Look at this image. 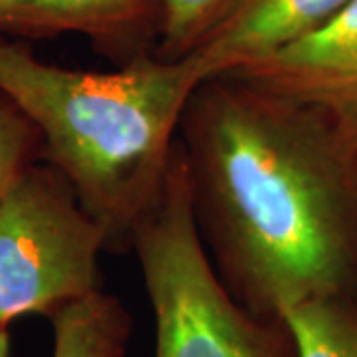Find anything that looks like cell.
<instances>
[{"mask_svg":"<svg viewBox=\"0 0 357 357\" xmlns=\"http://www.w3.org/2000/svg\"><path fill=\"white\" fill-rule=\"evenodd\" d=\"M197 229L258 318L357 300V145L307 103L236 77L201 82L178 126Z\"/></svg>","mask_w":357,"mask_h":357,"instance_id":"1","label":"cell"},{"mask_svg":"<svg viewBox=\"0 0 357 357\" xmlns=\"http://www.w3.org/2000/svg\"><path fill=\"white\" fill-rule=\"evenodd\" d=\"M225 76L316 107L357 145V0L306 36Z\"/></svg>","mask_w":357,"mask_h":357,"instance_id":"5","label":"cell"},{"mask_svg":"<svg viewBox=\"0 0 357 357\" xmlns=\"http://www.w3.org/2000/svg\"><path fill=\"white\" fill-rule=\"evenodd\" d=\"M131 250L153 312L155 357H298L286 319L250 314L218 278L197 229L178 141L165 195Z\"/></svg>","mask_w":357,"mask_h":357,"instance_id":"3","label":"cell"},{"mask_svg":"<svg viewBox=\"0 0 357 357\" xmlns=\"http://www.w3.org/2000/svg\"><path fill=\"white\" fill-rule=\"evenodd\" d=\"M201 82L189 58L147 54L89 72L42 62L22 40L0 36V93L36 128L40 159L68 178L109 252L131 250L163 199L181 117Z\"/></svg>","mask_w":357,"mask_h":357,"instance_id":"2","label":"cell"},{"mask_svg":"<svg viewBox=\"0 0 357 357\" xmlns=\"http://www.w3.org/2000/svg\"><path fill=\"white\" fill-rule=\"evenodd\" d=\"M107 234L68 178L36 161L0 197V328L48 316L100 288Z\"/></svg>","mask_w":357,"mask_h":357,"instance_id":"4","label":"cell"},{"mask_svg":"<svg viewBox=\"0 0 357 357\" xmlns=\"http://www.w3.org/2000/svg\"><path fill=\"white\" fill-rule=\"evenodd\" d=\"M52 357H126L133 319L128 307L102 290L50 316Z\"/></svg>","mask_w":357,"mask_h":357,"instance_id":"8","label":"cell"},{"mask_svg":"<svg viewBox=\"0 0 357 357\" xmlns=\"http://www.w3.org/2000/svg\"><path fill=\"white\" fill-rule=\"evenodd\" d=\"M347 0H230L187 56L201 79L225 76L306 36Z\"/></svg>","mask_w":357,"mask_h":357,"instance_id":"7","label":"cell"},{"mask_svg":"<svg viewBox=\"0 0 357 357\" xmlns=\"http://www.w3.org/2000/svg\"><path fill=\"white\" fill-rule=\"evenodd\" d=\"M159 0H0V36L79 34L117 66L155 54Z\"/></svg>","mask_w":357,"mask_h":357,"instance_id":"6","label":"cell"},{"mask_svg":"<svg viewBox=\"0 0 357 357\" xmlns=\"http://www.w3.org/2000/svg\"><path fill=\"white\" fill-rule=\"evenodd\" d=\"M0 357H10V332H8V328H0Z\"/></svg>","mask_w":357,"mask_h":357,"instance_id":"12","label":"cell"},{"mask_svg":"<svg viewBox=\"0 0 357 357\" xmlns=\"http://www.w3.org/2000/svg\"><path fill=\"white\" fill-rule=\"evenodd\" d=\"M40 153L42 143L36 128L6 96L0 93V197L28 167L40 161Z\"/></svg>","mask_w":357,"mask_h":357,"instance_id":"11","label":"cell"},{"mask_svg":"<svg viewBox=\"0 0 357 357\" xmlns=\"http://www.w3.org/2000/svg\"><path fill=\"white\" fill-rule=\"evenodd\" d=\"M230 0H159V40L155 54L183 60L191 54Z\"/></svg>","mask_w":357,"mask_h":357,"instance_id":"10","label":"cell"},{"mask_svg":"<svg viewBox=\"0 0 357 357\" xmlns=\"http://www.w3.org/2000/svg\"><path fill=\"white\" fill-rule=\"evenodd\" d=\"M298 357H357V300H312L286 310Z\"/></svg>","mask_w":357,"mask_h":357,"instance_id":"9","label":"cell"}]
</instances>
